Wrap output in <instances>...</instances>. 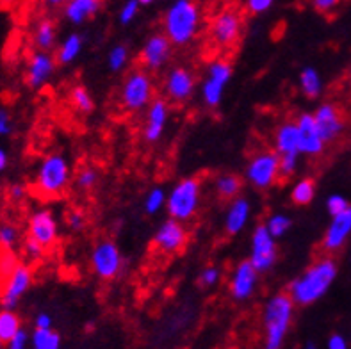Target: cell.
Wrapping results in <instances>:
<instances>
[{
  "mask_svg": "<svg viewBox=\"0 0 351 349\" xmlns=\"http://www.w3.org/2000/svg\"><path fill=\"white\" fill-rule=\"evenodd\" d=\"M75 182L80 191H91L98 184V171L91 166H84L77 171Z\"/></svg>",
  "mask_w": 351,
  "mask_h": 349,
  "instance_id": "ab89813d",
  "label": "cell"
},
{
  "mask_svg": "<svg viewBox=\"0 0 351 349\" xmlns=\"http://www.w3.org/2000/svg\"><path fill=\"white\" fill-rule=\"evenodd\" d=\"M22 328V319L14 312V309L0 310V339L4 344L11 341V337Z\"/></svg>",
  "mask_w": 351,
  "mask_h": 349,
  "instance_id": "4dcf8cb0",
  "label": "cell"
},
{
  "mask_svg": "<svg viewBox=\"0 0 351 349\" xmlns=\"http://www.w3.org/2000/svg\"><path fill=\"white\" fill-rule=\"evenodd\" d=\"M34 282V271L29 262H20L13 271L11 278L5 283L4 291L0 292V306L2 309H16L20 300L27 294Z\"/></svg>",
  "mask_w": 351,
  "mask_h": 349,
  "instance_id": "e0dca14e",
  "label": "cell"
},
{
  "mask_svg": "<svg viewBox=\"0 0 351 349\" xmlns=\"http://www.w3.org/2000/svg\"><path fill=\"white\" fill-rule=\"evenodd\" d=\"M296 125H298L300 134V150L302 155L307 157H319L326 148L325 139L321 137L319 128L316 125V119L312 112H302L296 118Z\"/></svg>",
  "mask_w": 351,
  "mask_h": 349,
  "instance_id": "44dd1931",
  "label": "cell"
},
{
  "mask_svg": "<svg viewBox=\"0 0 351 349\" xmlns=\"http://www.w3.org/2000/svg\"><path fill=\"white\" fill-rule=\"evenodd\" d=\"M58 67L56 56H52L47 50H36L31 53L25 68V82L31 89H40L50 82L53 77V71Z\"/></svg>",
  "mask_w": 351,
  "mask_h": 349,
  "instance_id": "ffe728a7",
  "label": "cell"
},
{
  "mask_svg": "<svg viewBox=\"0 0 351 349\" xmlns=\"http://www.w3.org/2000/svg\"><path fill=\"white\" fill-rule=\"evenodd\" d=\"M18 243H20V228L13 223H2L0 225V248L14 250Z\"/></svg>",
  "mask_w": 351,
  "mask_h": 349,
  "instance_id": "74e56055",
  "label": "cell"
},
{
  "mask_svg": "<svg viewBox=\"0 0 351 349\" xmlns=\"http://www.w3.org/2000/svg\"><path fill=\"white\" fill-rule=\"evenodd\" d=\"M189 243V232L186 225L173 217H168L166 221L160 223L154 235V246L162 255H177Z\"/></svg>",
  "mask_w": 351,
  "mask_h": 349,
  "instance_id": "7c38bea8",
  "label": "cell"
},
{
  "mask_svg": "<svg viewBox=\"0 0 351 349\" xmlns=\"http://www.w3.org/2000/svg\"><path fill=\"white\" fill-rule=\"evenodd\" d=\"M20 256L16 255L14 250H2L0 248V292L4 291L5 283L11 278L13 271L16 269V265L20 264Z\"/></svg>",
  "mask_w": 351,
  "mask_h": 349,
  "instance_id": "836d02e7",
  "label": "cell"
},
{
  "mask_svg": "<svg viewBox=\"0 0 351 349\" xmlns=\"http://www.w3.org/2000/svg\"><path fill=\"white\" fill-rule=\"evenodd\" d=\"M326 348L328 349H348L346 337L341 335V333H332V335L328 337Z\"/></svg>",
  "mask_w": 351,
  "mask_h": 349,
  "instance_id": "681fc988",
  "label": "cell"
},
{
  "mask_svg": "<svg viewBox=\"0 0 351 349\" xmlns=\"http://www.w3.org/2000/svg\"><path fill=\"white\" fill-rule=\"evenodd\" d=\"M337 262L332 256H321L289 283L287 294L298 306H311L325 296L337 278Z\"/></svg>",
  "mask_w": 351,
  "mask_h": 349,
  "instance_id": "6da1fadb",
  "label": "cell"
},
{
  "mask_svg": "<svg viewBox=\"0 0 351 349\" xmlns=\"http://www.w3.org/2000/svg\"><path fill=\"white\" fill-rule=\"evenodd\" d=\"M243 34V16L236 8H223L209 23V40L219 50L236 49Z\"/></svg>",
  "mask_w": 351,
  "mask_h": 349,
  "instance_id": "ba28073f",
  "label": "cell"
},
{
  "mask_svg": "<svg viewBox=\"0 0 351 349\" xmlns=\"http://www.w3.org/2000/svg\"><path fill=\"white\" fill-rule=\"evenodd\" d=\"M162 32L173 47H187L204 27V9L196 0H173L162 14Z\"/></svg>",
  "mask_w": 351,
  "mask_h": 349,
  "instance_id": "7a4b0ae2",
  "label": "cell"
},
{
  "mask_svg": "<svg viewBox=\"0 0 351 349\" xmlns=\"http://www.w3.org/2000/svg\"><path fill=\"white\" fill-rule=\"evenodd\" d=\"M294 301L287 292H278L266 301L263 310L264 346L267 349H280L291 330L294 317Z\"/></svg>",
  "mask_w": 351,
  "mask_h": 349,
  "instance_id": "277c9868",
  "label": "cell"
},
{
  "mask_svg": "<svg viewBox=\"0 0 351 349\" xmlns=\"http://www.w3.org/2000/svg\"><path fill=\"white\" fill-rule=\"evenodd\" d=\"M264 225H266L267 230L271 232L273 237L280 239L291 230V226H293V219H291L287 214L278 213V214H273V216H269V219H267Z\"/></svg>",
  "mask_w": 351,
  "mask_h": 349,
  "instance_id": "d590c367",
  "label": "cell"
},
{
  "mask_svg": "<svg viewBox=\"0 0 351 349\" xmlns=\"http://www.w3.org/2000/svg\"><path fill=\"white\" fill-rule=\"evenodd\" d=\"M70 104L77 112H80V115H91L95 109L93 97H91V93H89L84 86H75V88H71Z\"/></svg>",
  "mask_w": 351,
  "mask_h": 349,
  "instance_id": "d6a6232c",
  "label": "cell"
},
{
  "mask_svg": "<svg viewBox=\"0 0 351 349\" xmlns=\"http://www.w3.org/2000/svg\"><path fill=\"white\" fill-rule=\"evenodd\" d=\"M11 128H13L11 115H9L5 109H0V136H9V134H11Z\"/></svg>",
  "mask_w": 351,
  "mask_h": 349,
  "instance_id": "f907efd6",
  "label": "cell"
},
{
  "mask_svg": "<svg viewBox=\"0 0 351 349\" xmlns=\"http://www.w3.org/2000/svg\"><path fill=\"white\" fill-rule=\"evenodd\" d=\"M243 189V180L234 173H221L214 180V191L216 196L223 202H230V200L237 198Z\"/></svg>",
  "mask_w": 351,
  "mask_h": 349,
  "instance_id": "83f0119b",
  "label": "cell"
},
{
  "mask_svg": "<svg viewBox=\"0 0 351 349\" xmlns=\"http://www.w3.org/2000/svg\"><path fill=\"white\" fill-rule=\"evenodd\" d=\"M0 348H4V342H2V339H0Z\"/></svg>",
  "mask_w": 351,
  "mask_h": 349,
  "instance_id": "680465c9",
  "label": "cell"
},
{
  "mask_svg": "<svg viewBox=\"0 0 351 349\" xmlns=\"http://www.w3.org/2000/svg\"><path fill=\"white\" fill-rule=\"evenodd\" d=\"M70 180L71 168L66 157L62 154H49L36 169L32 193L41 200H58L66 193Z\"/></svg>",
  "mask_w": 351,
  "mask_h": 349,
  "instance_id": "3957f363",
  "label": "cell"
},
{
  "mask_svg": "<svg viewBox=\"0 0 351 349\" xmlns=\"http://www.w3.org/2000/svg\"><path fill=\"white\" fill-rule=\"evenodd\" d=\"M91 269L97 274V278L104 282H111L120 276L123 269V256L112 239H102L95 244L91 252Z\"/></svg>",
  "mask_w": 351,
  "mask_h": 349,
  "instance_id": "30bf717a",
  "label": "cell"
},
{
  "mask_svg": "<svg viewBox=\"0 0 351 349\" xmlns=\"http://www.w3.org/2000/svg\"><path fill=\"white\" fill-rule=\"evenodd\" d=\"M32 43H34L36 50H50L56 49L58 43V25L52 18H41L34 25L32 31Z\"/></svg>",
  "mask_w": 351,
  "mask_h": 349,
  "instance_id": "d4e9b609",
  "label": "cell"
},
{
  "mask_svg": "<svg viewBox=\"0 0 351 349\" xmlns=\"http://www.w3.org/2000/svg\"><path fill=\"white\" fill-rule=\"evenodd\" d=\"M166 193L165 189H160V187H152L150 191L145 196V213L150 214V216H156L157 213H160L162 208L166 207Z\"/></svg>",
  "mask_w": 351,
  "mask_h": 349,
  "instance_id": "e575fe53",
  "label": "cell"
},
{
  "mask_svg": "<svg viewBox=\"0 0 351 349\" xmlns=\"http://www.w3.org/2000/svg\"><path fill=\"white\" fill-rule=\"evenodd\" d=\"M316 180L311 177L300 178L291 189V202L294 205H308L312 204V200L316 198Z\"/></svg>",
  "mask_w": 351,
  "mask_h": 349,
  "instance_id": "f1b7e54d",
  "label": "cell"
},
{
  "mask_svg": "<svg viewBox=\"0 0 351 349\" xmlns=\"http://www.w3.org/2000/svg\"><path fill=\"white\" fill-rule=\"evenodd\" d=\"M312 9L319 14H332L341 5V0H311Z\"/></svg>",
  "mask_w": 351,
  "mask_h": 349,
  "instance_id": "bcb514c9",
  "label": "cell"
},
{
  "mask_svg": "<svg viewBox=\"0 0 351 349\" xmlns=\"http://www.w3.org/2000/svg\"><path fill=\"white\" fill-rule=\"evenodd\" d=\"M219 278H221V271L216 265H205L198 274V283L202 289H213L218 285Z\"/></svg>",
  "mask_w": 351,
  "mask_h": 349,
  "instance_id": "60d3db41",
  "label": "cell"
},
{
  "mask_svg": "<svg viewBox=\"0 0 351 349\" xmlns=\"http://www.w3.org/2000/svg\"><path fill=\"white\" fill-rule=\"evenodd\" d=\"M252 216V204L245 196L230 200L227 213H225V232L228 235H237L245 230Z\"/></svg>",
  "mask_w": 351,
  "mask_h": 349,
  "instance_id": "603a6c76",
  "label": "cell"
},
{
  "mask_svg": "<svg viewBox=\"0 0 351 349\" xmlns=\"http://www.w3.org/2000/svg\"><path fill=\"white\" fill-rule=\"evenodd\" d=\"M173 53V43L165 32H154L147 38L139 52V62L145 70L159 71L166 67Z\"/></svg>",
  "mask_w": 351,
  "mask_h": 349,
  "instance_id": "4fadbf2b",
  "label": "cell"
},
{
  "mask_svg": "<svg viewBox=\"0 0 351 349\" xmlns=\"http://www.w3.org/2000/svg\"><path fill=\"white\" fill-rule=\"evenodd\" d=\"M258 276L261 273L255 269V265L250 262V258L237 262L236 267L232 269L230 280H228V292H230L232 300L246 301L254 296L258 287Z\"/></svg>",
  "mask_w": 351,
  "mask_h": 349,
  "instance_id": "2e32d148",
  "label": "cell"
},
{
  "mask_svg": "<svg viewBox=\"0 0 351 349\" xmlns=\"http://www.w3.org/2000/svg\"><path fill=\"white\" fill-rule=\"evenodd\" d=\"M139 0H125V4L120 8V13H118V20H120L121 25H129L136 20V16L139 14Z\"/></svg>",
  "mask_w": 351,
  "mask_h": 349,
  "instance_id": "b9f144b4",
  "label": "cell"
},
{
  "mask_svg": "<svg viewBox=\"0 0 351 349\" xmlns=\"http://www.w3.org/2000/svg\"><path fill=\"white\" fill-rule=\"evenodd\" d=\"M169 119V106L162 98H154L145 112V121H143L141 137L148 145H156L165 136V130L168 127Z\"/></svg>",
  "mask_w": 351,
  "mask_h": 349,
  "instance_id": "ac0fdd59",
  "label": "cell"
},
{
  "mask_svg": "<svg viewBox=\"0 0 351 349\" xmlns=\"http://www.w3.org/2000/svg\"><path fill=\"white\" fill-rule=\"evenodd\" d=\"M165 95L169 102L182 106L187 100H191L196 89V77L189 68L175 67L165 77Z\"/></svg>",
  "mask_w": 351,
  "mask_h": 349,
  "instance_id": "9a60e30c",
  "label": "cell"
},
{
  "mask_svg": "<svg viewBox=\"0 0 351 349\" xmlns=\"http://www.w3.org/2000/svg\"><path fill=\"white\" fill-rule=\"evenodd\" d=\"M351 235V205L343 210V213L332 216L328 228H326L321 246L326 253L339 252L344 244L348 243V239Z\"/></svg>",
  "mask_w": 351,
  "mask_h": 349,
  "instance_id": "7402d4cb",
  "label": "cell"
},
{
  "mask_svg": "<svg viewBox=\"0 0 351 349\" xmlns=\"http://www.w3.org/2000/svg\"><path fill=\"white\" fill-rule=\"evenodd\" d=\"M312 115H314V119H316V125L317 128H319L321 137L325 139L326 145L337 141L339 137L343 136L344 128H346V121H344V115L343 111L339 109L337 104H321Z\"/></svg>",
  "mask_w": 351,
  "mask_h": 349,
  "instance_id": "d6986e66",
  "label": "cell"
},
{
  "mask_svg": "<svg viewBox=\"0 0 351 349\" xmlns=\"http://www.w3.org/2000/svg\"><path fill=\"white\" fill-rule=\"evenodd\" d=\"M273 4H275V0H245L246 11L254 16L267 13L273 8Z\"/></svg>",
  "mask_w": 351,
  "mask_h": 349,
  "instance_id": "ee69618b",
  "label": "cell"
},
{
  "mask_svg": "<svg viewBox=\"0 0 351 349\" xmlns=\"http://www.w3.org/2000/svg\"><path fill=\"white\" fill-rule=\"evenodd\" d=\"M66 225L71 232H82L88 226V217L82 210H70L66 216Z\"/></svg>",
  "mask_w": 351,
  "mask_h": 349,
  "instance_id": "7bdbcfd3",
  "label": "cell"
},
{
  "mask_svg": "<svg viewBox=\"0 0 351 349\" xmlns=\"http://www.w3.org/2000/svg\"><path fill=\"white\" fill-rule=\"evenodd\" d=\"M157 0H139V4L141 5H152V4H156Z\"/></svg>",
  "mask_w": 351,
  "mask_h": 349,
  "instance_id": "9f6ffc18",
  "label": "cell"
},
{
  "mask_svg": "<svg viewBox=\"0 0 351 349\" xmlns=\"http://www.w3.org/2000/svg\"><path fill=\"white\" fill-rule=\"evenodd\" d=\"M31 344L34 349H59L61 335L53 328H34L31 335Z\"/></svg>",
  "mask_w": 351,
  "mask_h": 349,
  "instance_id": "f546056e",
  "label": "cell"
},
{
  "mask_svg": "<svg viewBox=\"0 0 351 349\" xmlns=\"http://www.w3.org/2000/svg\"><path fill=\"white\" fill-rule=\"evenodd\" d=\"M82 49H84V38L79 32H71L61 41V45L56 50V61L62 67L71 64L82 53Z\"/></svg>",
  "mask_w": 351,
  "mask_h": 349,
  "instance_id": "484cf974",
  "label": "cell"
},
{
  "mask_svg": "<svg viewBox=\"0 0 351 349\" xmlns=\"http://www.w3.org/2000/svg\"><path fill=\"white\" fill-rule=\"evenodd\" d=\"M348 86H350V91H351V68L350 71H348Z\"/></svg>",
  "mask_w": 351,
  "mask_h": 349,
  "instance_id": "6f0895ef",
  "label": "cell"
},
{
  "mask_svg": "<svg viewBox=\"0 0 351 349\" xmlns=\"http://www.w3.org/2000/svg\"><path fill=\"white\" fill-rule=\"evenodd\" d=\"M348 207H350V202H348L343 195H332L326 200V210H328L330 216H335V214L343 213Z\"/></svg>",
  "mask_w": 351,
  "mask_h": 349,
  "instance_id": "f6af8a7d",
  "label": "cell"
},
{
  "mask_svg": "<svg viewBox=\"0 0 351 349\" xmlns=\"http://www.w3.org/2000/svg\"><path fill=\"white\" fill-rule=\"evenodd\" d=\"M156 98V84L150 71L145 68H134L127 73L120 88L121 109L129 115L147 111L152 100Z\"/></svg>",
  "mask_w": 351,
  "mask_h": 349,
  "instance_id": "8992f818",
  "label": "cell"
},
{
  "mask_svg": "<svg viewBox=\"0 0 351 349\" xmlns=\"http://www.w3.org/2000/svg\"><path fill=\"white\" fill-rule=\"evenodd\" d=\"M130 59L129 49L125 47V45H116L109 50V56H107V67L111 71H121L125 67H127V62Z\"/></svg>",
  "mask_w": 351,
  "mask_h": 349,
  "instance_id": "8d00e7d4",
  "label": "cell"
},
{
  "mask_svg": "<svg viewBox=\"0 0 351 349\" xmlns=\"http://www.w3.org/2000/svg\"><path fill=\"white\" fill-rule=\"evenodd\" d=\"M20 0H0V9H11L18 4Z\"/></svg>",
  "mask_w": 351,
  "mask_h": 349,
  "instance_id": "11a10c76",
  "label": "cell"
},
{
  "mask_svg": "<svg viewBox=\"0 0 351 349\" xmlns=\"http://www.w3.org/2000/svg\"><path fill=\"white\" fill-rule=\"evenodd\" d=\"M104 5V0H68L62 5V16L71 25H82V23L93 20Z\"/></svg>",
  "mask_w": 351,
  "mask_h": 349,
  "instance_id": "cb8c5ba5",
  "label": "cell"
},
{
  "mask_svg": "<svg viewBox=\"0 0 351 349\" xmlns=\"http://www.w3.org/2000/svg\"><path fill=\"white\" fill-rule=\"evenodd\" d=\"M27 235L49 252L50 248L56 246L59 239V225L50 208H38L27 219Z\"/></svg>",
  "mask_w": 351,
  "mask_h": 349,
  "instance_id": "5bb4252c",
  "label": "cell"
},
{
  "mask_svg": "<svg viewBox=\"0 0 351 349\" xmlns=\"http://www.w3.org/2000/svg\"><path fill=\"white\" fill-rule=\"evenodd\" d=\"M300 91L303 93V97L311 98V100H316L323 93V77H321L319 71L314 67H305L300 71L298 77Z\"/></svg>",
  "mask_w": 351,
  "mask_h": 349,
  "instance_id": "4316f807",
  "label": "cell"
},
{
  "mask_svg": "<svg viewBox=\"0 0 351 349\" xmlns=\"http://www.w3.org/2000/svg\"><path fill=\"white\" fill-rule=\"evenodd\" d=\"M8 164H9V155H8V152L2 150V148H0V171H4V169L8 168Z\"/></svg>",
  "mask_w": 351,
  "mask_h": 349,
  "instance_id": "db71d44e",
  "label": "cell"
},
{
  "mask_svg": "<svg viewBox=\"0 0 351 349\" xmlns=\"http://www.w3.org/2000/svg\"><path fill=\"white\" fill-rule=\"evenodd\" d=\"M278 261V246L276 237L267 230L266 225H257L252 232V248H250V262L261 274L269 273Z\"/></svg>",
  "mask_w": 351,
  "mask_h": 349,
  "instance_id": "8fae6325",
  "label": "cell"
},
{
  "mask_svg": "<svg viewBox=\"0 0 351 349\" xmlns=\"http://www.w3.org/2000/svg\"><path fill=\"white\" fill-rule=\"evenodd\" d=\"M245 178L255 189H271L280 178V157L275 150L257 152L246 164Z\"/></svg>",
  "mask_w": 351,
  "mask_h": 349,
  "instance_id": "9c48e42d",
  "label": "cell"
},
{
  "mask_svg": "<svg viewBox=\"0 0 351 349\" xmlns=\"http://www.w3.org/2000/svg\"><path fill=\"white\" fill-rule=\"evenodd\" d=\"M34 328H52V317L47 312H40L34 319Z\"/></svg>",
  "mask_w": 351,
  "mask_h": 349,
  "instance_id": "816d5d0a",
  "label": "cell"
},
{
  "mask_svg": "<svg viewBox=\"0 0 351 349\" xmlns=\"http://www.w3.org/2000/svg\"><path fill=\"white\" fill-rule=\"evenodd\" d=\"M25 196H27V187L23 186V184H11V186L8 187V198L11 200V202H14V204L23 202Z\"/></svg>",
  "mask_w": 351,
  "mask_h": 349,
  "instance_id": "c3c4849f",
  "label": "cell"
},
{
  "mask_svg": "<svg viewBox=\"0 0 351 349\" xmlns=\"http://www.w3.org/2000/svg\"><path fill=\"white\" fill-rule=\"evenodd\" d=\"M22 253L29 264H34V262L43 261V256H45V253H47V250H45V248L41 246L38 241H34V239L27 235L25 241H23V244H22Z\"/></svg>",
  "mask_w": 351,
  "mask_h": 349,
  "instance_id": "f35d334b",
  "label": "cell"
},
{
  "mask_svg": "<svg viewBox=\"0 0 351 349\" xmlns=\"http://www.w3.org/2000/svg\"><path fill=\"white\" fill-rule=\"evenodd\" d=\"M273 150L280 157V177L289 178L298 171L300 164V134L296 121H282L273 132Z\"/></svg>",
  "mask_w": 351,
  "mask_h": 349,
  "instance_id": "52a82bcc",
  "label": "cell"
},
{
  "mask_svg": "<svg viewBox=\"0 0 351 349\" xmlns=\"http://www.w3.org/2000/svg\"><path fill=\"white\" fill-rule=\"evenodd\" d=\"M202 184L200 177H186L171 187L166 196V213L169 217L187 223L198 214L202 207Z\"/></svg>",
  "mask_w": 351,
  "mask_h": 349,
  "instance_id": "5b68a950",
  "label": "cell"
},
{
  "mask_svg": "<svg viewBox=\"0 0 351 349\" xmlns=\"http://www.w3.org/2000/svg\"><path fill=\"white\" fill-rule=\"evenodd\" d=\"M225 89H227L225 86L207 77V79L202 82V100H204L205 106L210 107V109L219 107V104H221L223 100V95H225Z\"/></svg>",
  "mask_w": 351,
  "mask_h": 349,
  "instance_id": "1f68e13d",
  "label": "cell"
},
{
  "mask_svg": "<svg viewBox=\"0 0 351 349\" xmlns=\"http://www.w3.org/2000/svg\"><path fill=\"white\" fill-rule=\"evenodd\" d=\"M68 0H41V4L47 9H61Z\"/></svg>",
  "mask_w": 351,
  "mask_h": 349,
  "instance_id": "f5cc1de1",
  "label": "cell"
},
{
  "mask_svg": "<svg viewBox=\"0 0 351 349\" xmlns=\"http://www.w3.org/2000/svg\"><path fill=\"white\" fill-rule=\"evenodd\" d=\"M29 342H31V335L27 333V330L20 328L5 346H8L9 349H25Z\"/></svg>",
  "mask_w": 351,
  "mask_h": 349,
  "instance_id": "7dc6e473",
  "label": "cell"
}]
</instances>
